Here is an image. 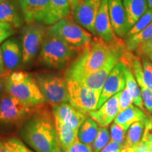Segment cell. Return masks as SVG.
Listing matches in <instances>:
<instances>
[{
	"label": "cell",
	"instance_id": "d590c367",
	"mask_svg": "<svg viewBox=\"0 0 152 152\" xmlns=\"http://www.w3.org/2000/svg\"><path fill=\"white\" fill-rule=\"evenodd\" d=\"M135 52L138 56H144L152 53V37L137 47Z\"/></svg>",
	"mask_w": 152,
	"mask_h": 152
},
{
	"label": "cell",
	"instance_id": "f6af8a7d",
	"mask_svg": "<svg viewBox=\"0 0 152 152\" xmlns=\"http://www.w3.org/2000/svg\"><path fill=\"white\" fill-rule=\"evenodd\" d=\"M148 58H149V59L150 60V61H151L152 63V53H151V54H149V55H147V56Z\"/></svg>",
	"mask_w": 152,
	"mask_h": 152
},
{
	"label": "cell",
	"instance_id": "60d3db41",
	"mask_svg": "<svg viewBox=\"0 0 152 152\" xmlns=\"http://www.w3.org/2000/svg\"><path fill=\"white\" fill-rule=\"evenodd\" d=\"M0 68H5L4 64L3 57H2V52H1V47L0 46Z\"/></svg>",
	"mask_w": 152,
	"mask_h": 152
},
{
	"label": "cell",
	"instance_id": "30bf717a",
	"mask_svg": "<svg viewBox=\"0 0 152 152\" xmlns=\"http://www.w3.org/2000/svg\"><path fill=\"white\" fill-rule=\"evenodd\" d=\"M101 2L102 0H80L71 9L75 22L94 36V22Z\"/></svg>",
	"mask_w": 152,
	"mask_h": 152
},
{
	"label": "cell",
	"instance_id": "5bb4252c",
	"mask_svg": "<svg viewBox=\"0 0 152 152\" xmlns=\"http://www.w3.org/2000/svg\"><path fill=\"white\" fill-rule=\"evenodd\" d=\"M121 92L111 96L105 103L102 104L98 110L89 113L90 118H92L100 127H107L115 120L118 114Z\"/></svg>",
	"mask_w": 152,
	"mask_h": 152
},
{
	"label": "cell",
	"instance_id": "7402d4cb",
	"mask_svg": "<svg viewBox=\"0 0 152 152\" xmlns=\"http://www.w3.org/2000/svg\"><path fill=\"white\" fill-rule=\"evenodd\" d=\"M147 117L144 111L131 105L128 109L118 114L114 120V123L122 126L125 130H128L133 123L138 121L144 122Z\"/></svg>",
	"mask_w": 152,
	"mask_h": 152
},
{
	"label": "cell",
	"instance_id": "74e56055",
	"mask_svg": "<svg viewBox=\"0 0 152 152\" xmlns=\"http://www.w3.org/2000/svg\"><path fill=\"white\" fill-rule=\"evenodd\" d=\"M122 147L113 141L109 142L100 152H121Z\"/></svg>",
	"mask_w": 152,
	"mask_h": 152
},
{
	"label": "cell",
	"instance_id": "b9f144b4",
	"mask_svg": "<svg viewBox=\"0 0 152 152\" xmlns=\"http://www.w3.org/2000/svg\"><path fill=\"white\" fill-rule=\"evenodd\" d=\"M80 1V0H69L70 5H71V9H72Z\"/></svg>",
	"mask_w": 152,
	"mask_h": 152
},
{
	"label": "cell",
	"instance_id": "603a6c76",
	"mask_svg": "<svg viewBox=\"0 0 152 152\" xmlns=\"http://www.w3.org/2000/svg\"><path fill=\"white\" fill-rule=\"evenodd\" d=\"M56 137L58 146L64 152L77 140L78 130L70 128L65 123L55 119Z\"/></svg>",
	"mask_w": 152,
	"mask_h": 152
},
{
	"label": "cell",
	"instance_id": "d6a6232c",
	"mask_svg": "<svg viewBox=\"0 0 152 152\" xmlns=\"http://www.w3.org/2000/svg\"><path fill=\"white\" fill-rule=\"evenodd\" d=\"M133 103V96L131 94L130 91L128 90L127 87H125L124 90L121 91V96H120L119 99V113L124 111Z\"/></svg>",
	"mask_w": 152,
	"mask_h": 152
},
{
	"label": "cell",
	"instance_id": "ac0fdd59",
	"mask_svg": "<svg viewBox=\"0 0 152 152\" xmlns=\"http://www.w3.org/2000/svg\"><path fill=\"white\" fill-rule=\"evenodd\" d=\"M24 21L19 0H0V22L18 28L21 27Z\"/></svg>",
	"mask_w": 152,
	"mask_h": 152
},
{
	"label": "cell",
	"instance_id": "ba28073f",
	"mask_svg": "<svg viewBox=\"0 0 152 152\" xmlns=\"http://www.w3.org/2000/svg\"><path fill=\"white\" fill-rule=\"evenodd\" d=\"M127 50L125 43L115 49L108 57L105 64L102 68L92 73L82 76L75 81L78 82L92 90L102 92L106 80L113 68L121 61V58Z\"/></svg>",
	"mask_w": 152,
	"mask_h": 152
},
{
	"label": "cell",
	"instance_id": "1f68e13d",
	"mask_svg": "<svg viewBox=\"0 0 152 152\" xmlns=\"http://www.w3.org/2000/svg\"><path fill=\"white\" fill-rule=\"evenodd\" d=\"M143 79L146 85L152 91V63L147 56H142Z\"/></svg>",
	"mask_w": 152,
	"mask_h": 152
},
{
	"label": "cell",
	"instance_id": "83f0119b",
	"mask_svg": "<svg viewBox=\"0 0 152 152\" xmlns=\"http://www.w3.org/2000/svg\"><path fill=\"white\" fill-rule=\"evenodd\" d=\"M0 152H33L22 141L15 137L0 138Z\"/></svg>",
	"mask_w": 152,
	"mask_h": 152
},
{
	"label": "cell",
	"instance_id": "4fadbf2b",
	"mask_svg": "<svg viewBox=\"0 0 152 152\" xmlns=\"http://www.w3.org/2000/svg\"><path fill=\"white\" fill-rule=\"evenodd\" d=\"M95 36L102 38L107 42H113L118 38L112 28L109 14L108 0H102L94 22Z\"/></svg>",
	"mask_w": 152,
	"mask_h": 152
},
{
	"label": "cell",
	"instance_id": "8992f818",
	"mask_svg": "<svg viewBox=\"0 0 152 152\" xmlns=\"http://www.w3.org/2000/svg\"><path fill=\"white\" fill-rule=\"evenodd\" d=\"M35 78L47 102L54 105L68 103V92L66 77L50 73L39 74Z\"/></svg>",
	"mask_w": 152,
	"mask_h": 152
},
{
	"label": "cell",
	"instance_id": "4316f807",
	"mask_svg": "<svg viewBox=\"0 0 152 152\" xmlns=\"http://www.w3.org/2000/svg\"><path fill=\"white\" fill-rule=\"evenodd\" d=\"M152 37V22L149 26H147L144 30L140 33L131 37L125 38V45L126 49L130 52L135 51L139 45H141L144 42L147 41L150 37Z\"/></svg>",
	"mask_w": 152,
	"mask_h": 152
},
{
	"label": "cell",
	"instance_id": "4dcf8cb0",
	"mask_svg": "<svg viewBox=\"0 0 152 152\" xmlns=\"http://www.w3.org/2000/svg\"><path fill=\"white\" fill-rule=\"evenodd\" d=\"M127 130L121 125L113 123L111 126V141H113L120 146L123 147L125 140V133Z\"/></svg>",
	"mask_w": 152,
	"mask_h": 152
},
{
	"label": "cell",
	"instance_id": "44dd1931",
	"mask_svg": "<svg viewBox=\"0 0 152 152\" xmlns=\"http://www.w3.org/2000/svg\"><path fill=\"white\" fill-rule=\"evenodd\" d=\"M130 30L149 9L147 0H123Z\"/></svg>",
	"mask_w": 152,
	"mask_h": 152
},
{
	"label": "cell",
	"instance_id": "e575fe53",
	"mask_svg": "<svg viewBox=\"0 0 152 152\" xmlns=\"http://www.w3.org/2000/svg\"><path fill=\"white\" fill-rule=\"evenodd\" d=\"M14 27L10 24L0 22V44L4 42L14 35Z\"/></svg>",
	"mask_w": 152,
	"mask_h": 152
},
{
	"label": "cell",
	"instance_id": "9c48e42d",
	"mask_svg": "<svg viewBox=\"0 0 152 152\" xmlns=\"http://www.w3.org/2000/svg\"><path fill=\"white\" fill-rule=\"evenodd\" d=\"M46 30L44 24L37 22L28 24L24 27L21 38L23 64H28L35 59L40 51Z\"/></svg>",
	"mask_w": 152,
	"mask_h": 152
},
{
	"label": "cell",
	"instance_id": "ee69618b",
	"mask_svg": "<svg viewBox=\"0 0 152 152\" xmlns=\"http://www.w3.org/2000/svg\"><path fill=\"white\" fill-rule=\"evenodd\" d=\"M7 72H9L8 70H7L6 68H0V75H1V74L7 73Z\"/></svg>",
	"mask_w": 152,
	"mask_h": 152
},
{
	"label": "cell",
	"instance_id": "f35d334b",
	"mask_svg": "<svg viewBox=\"0 0 152 152\" xmlns=\"http://www.w3.org/2000/svg\"><path fill=\"white\" fill-rule=\"evenodd\" d=\"M9 73H10V71L0 75V99L1 98V96L4 94V92H5L6 80H7Z\"/></svg>",
	"mask_w": 152,
	"mask_h": 152
},
{
	"label": "cell",
	"instance_id": "9a60e30c",
	"mask_svg": "<svg viewBox=\"0 0 152 152\" xmlns=\"http://www.w3.org/2000/svg\"><path fill=\"white\" fill-rule=\"evenodd\" d=\"M53 113L55 119L61 121L76 130H79L80 125L87 118V114L78 111L68 103L54 105Z\"/></svg>",
	"mask_w": 152,
	"mask_h": 152
},
{
	"label": "cell",
	"instance_id": "8fae6325",
	"mask_svg": "<svg viewBox=\"0 0 152 152\" xmlns=\"http://www.w3.org/2000/svg\"><path fill=\"white\" fill-rule=\"evenodd\" d=\"M30 107L6 92L0 99V123H16L29 112Z\"/></svg>",
	"mask_w": 152,
	"mask_h": 152
},
{
	"label": "cell",
	"instance_id": "ffe728a7",
	"mask_svg": "<svg viewBox=\"0 0 152 152\" xmlns=\"http://www.w3.org/2000/svg\"><path fill=\"white\" fill-rule=\"evenodd\" d=\"M71 11L69 0H49L48 10L42 24L53 25L56 23L69 16Z\"/></svg>",
	"mask_w": 152,
	"mask_h": 152
},
{
	"label": "cell",
	"instance_id": "5b68a950",
	"mask_svg": "<svg viewBox=\"0 0 152 152\" xmlns=\"http://www.w3.org/2000/svg\"><path fill=\"white\" fill-rule=\"evenodd\" d=\"M49 30L76 49H82L92 41V34L68 16L52 25Z\"/></svg>",
	"mask_w": 152,
	"mask_h": 152
},
{
	"label": "cell",
	"instance_id": "d6986e66",
	"mask_svg": "<svg viewBox=\"0 0 152 152\" xmlns=\"http://www.w3.org/2000/svg\"><path fill=\"white\" fill-rule=\"evenodd\" d=\"M1 47L6 69L10 72L16 69L23 62L22 47L19 42L11 38L4 42Z\"/></svg>",
	"mask_w": 152,
	"mask_h": 152
},
{
	"label": "cell",
	"instance_id": "8d00e7d4",
	"mask_svg": "<svg viewBox=\"0 0 152 152\" xmlns=\"http://www.w3.org/2000/svg\"><path fill=\"white\" fill-rule=\"evenodd\" d=\"M66 152H94L91 146L81 143L78 140L66 150Z\"/></svg>",
	"mask_w": 152,
	"mask_h": 152
},
{
	"label": "cell",
	"instance_id": "277c9868",
	"mask_svg": "<svg viewBox=\"0 0 152 152\" xmlns=\"http://www.w3.org/2000/svg\"><path fill=\"white\" fill-rule=\"evenodd\" d=\"M77 50L47 28L39 51V58L47 67L62 69L75 56Z\"/></svg>",
	"mask_w": 152,
	"mask_h": 152
},
{
	"label": "cell",
	"instance_id": "bcb514c9",
	"mask_svg": "<svg viewBox=\"0 0 152 152\" xmlns=\"http://www.w3.org/2000/svg\"><path fill=\"white\" fill-rule=\"evenodd\" d=\"M149 148H150V152H152V145H149Z\"/></svg>",
	"mask_w": 152,
	"mask_h": 152
},
{
	"label": "cell",
	"instance_id": "7bdbcfd3",
	"mask_svg": "<svg viewBox=\"0 0 152 152\" xmlns=\"http://www.w3.org/2000/svg\"><path fill=\"white\" fill-rule=\"evenodd\" d=\"M147 4L149 9H152V0H147Z\"/></svg>",
	"mask_w": 152,
	"mask_h": 152
},
{
	"label": "cell",
	"instance_id": "f546056e",
	"mask_svg": "<svg viewBox=\"0 0 152 152\" xmlns=\"http://www.w3.org/2000/svg\"><path fill=\"white\" fill-rule=\"evenodd\" d=\"M110 134L108 128L105 127H100L99 128L97 135L93 142L92 148L94 152H100L109 142Z\"/></svg>",
	"mask_w": 152,
	"mask_h": 152
},
{
	"label": "cell",
	"instance_id": "cb8c5ba5",
	"mask_svg": "<svg viewBox=\"0 0 152 152\" xmlns=\"http://www.w3.org/2000/svg\"><path fill=\"white\" fill-rule=\"evenodd\" d=\"M98 125L92 118H87L80 127L77 132V140L81 143L92 147L98 133Z\"/></svg>",
	"mask_w": 152,
	"mask_h": 152
},
{
	"label": "cell",
	"instance_id": "3957f363",
	"mask_svg": "<svg viewBox=\"0 0 152 152\" xmlns=\"http://www.w3.org/2000/svg\"><path fill=\"white\" fill-rule=\"evenodd\" d=\"M5 92L29 107L46 102L35 77L24 71L9 73L6 80Z\"/></svg>",
	"mask_w": 152,
	"mask_h": 152
},
{
	"label": "cell",
	"instance_id": "ab89813d",
	"mask_svg": "<svg viewBox=\"0 0 152 152\" xmlns=\"http://www.w3.org/2000/svg\"><path fill=\"white\" fill-rule=\"evenodd\" d=\"M134 152H150L149 144L141 141L134 148Z\"/></svg>",
	"mask_w": 152,
	"mask_h": 152
},
{
	"label": "cell",
	"instance_id": "2e32d148",
	"mask_svg": "<svg viewBox=\"0 0 152 152\" xmlns=\"http://www.w3.org/2000/svg\"><path fill=\"white\" fill-rule=\"evenodd\" d=\"M109 14L113 30L117 37H126L129 31L127 17L122 0H108Z\"/></svg>",
	"mask_w": 152,
	"mask_h": 152
},
{
	"label": "cell",
	"instance_id": "7c38bea8",
	"mask_svg": "<svg viewBox=\"0 0 152 152\" xmlns=\"http://www.w3.org/2000/svg\"><path fill=\"white\" fill-rule=\"evenodd\" d=\"M125 70V66L121 61L114 66L101 92L97 109L111 96L124 90L126 85Z\"/></svg>",
	"mask_w": 152,
	"mask_h": 152
},
{
	"label": "cell",
	"instance_id": "6da1fadb",
	"mask_svg": "<svg viewBox=\"0 0 152 152\" xmlns=\"http://www.w3.org/2000/svg\"><path fill=\"white\" fill-rule=\"evenodd\" d=\"M125 43L118 39L113 42H107L95 36L92 41L80 49V52L68 68L66 80H76L79 77L97 71L103 66L112 52Z\"/></svg>",
	"mask_w": 152,
	"mask_h": 152
},
{
	"label": "cell",
	"instance_id": "f1b7e54d",
	"mask_svg": "<svg viewBox=\"0 0 152 152\" xmlns=\"http://www.w3.org/2000/svg\"><path fill=\"white\" fill-rule=\"evenodd\" d=\"M152 22V9H149L146 11L145 14L142 16L137 20V22L136 23L132 28L129 30V31L127 33L126 37H129L131 36L135 35V34L140 33V31H142V30H144L147 26Z\"/></svg>",
	"mask_w": 152,
	"mask_h": 152
},
{
	"label": "cell",
	"instance_id": "7a4b0ae2",
	"mask_svg": "<svg viewBox=\"0 0 152 152\" xmlns=\"http://www.w3.org/2000/svg\"><path fill=\"white\" fill-rule=\"evenodd\" d=\"M21 136L36 152H59L55 124L50 118L36 115L26 123Z\"/></svg>",
	"mask_w": 152,
	"mask_h": 152
},
{
	"label": "cell",
	"instance_id": "484cf974",
	"mask_svg": "<svg viewBox=\"0 0 152 152\" xmlns=\"http://www.w3.org/2000/svg\"><path fill=\"white\" fill-rule=\"evenodd\" d=\"M144 122L138 121L131 125L125 137V140L122 147H134L141 142L142 136L143 135Z\"/></svg>",
	"mask_w": 152,
	"mask_h": 152
},
{
	"label": "cell",
	"instance_id": "d4e9b609",
	"mask_svg": "<svg viewBox=\"0 0 152 152\" xmlns=\"http://www.w3.org/2000/svg\"><path fill=\"white\" fill-rule=\"evenodd\" d=\"M125 81H126V85L125 87L128 88V90L130 91L131 94L133 96V103L134 105L142 109V111H144V104L143 100L142 97L141 90H140V86H139L137 82L135 77L133 75L132 72L131 71L130 68L125 66Z\"/></svg>",
	"mask_w": 152,
	"mask_h": 152
},
{
	"label": "cell",
	"instance_id": "e0dca14e",
	"mask_svg": "<svg viewBox=\"0 0 152 152\" xmlns=\"http://www.w3.org/2000/svg\"><path fill=\"white\" fill-rule=\"evenodd\" d=\"M25 22L42 24L48 10L49 0H19Z\"/></svg>",
	"mask_w": 152,
	"mask_h": 152
},
{
	"label": "cell",
	"instance_id": "52a82bcc",
	"mask_svg": "<svg viewBox=\"0 0 152 152\" xmlns=\"http://www.w3.org/2000/svg\"><path fill=\"white\" fill-rule=\"evenodd\" d=\"M68 103L85 114L97 109L101 92L75 80H67Z\"/></svg>",
	"mask_w": 152,
	"mask_h": 152
},
{
	"label": "cell",
	"instance_id": "836d02e7",
	"mask_svg": "<svg viewBox=\"0 0 152 152\" xmlns=\"http://www.w3.org/2000/svg\"><path fill=\"white\" fill-rule=\"evenodd\" d=\"M142 141L152 145V118L150 116H148L144 121V129Z\"/></svg>",
	"mask_w": 152,
	"mask_h": 152
}]
</instances>
